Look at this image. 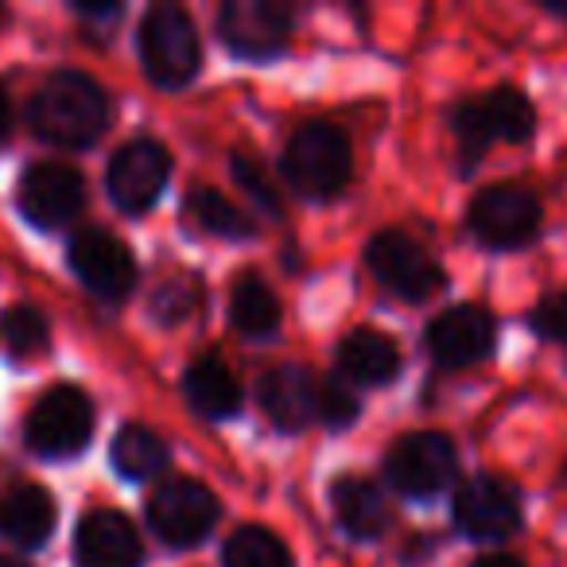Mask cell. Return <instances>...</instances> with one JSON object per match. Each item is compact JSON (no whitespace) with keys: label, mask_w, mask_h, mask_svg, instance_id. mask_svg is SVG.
Instances as JSON below:
<instances>
[{"label":"cell","mask_w":567,"mask_h":567,"mask_svg":"<svg viewBox=\"0 0 567 567\" xmlns=\"http://www.w3.org/2000/svg\"><path fill=\"white\" fill-rule=\"evenodd\" d=\"M28 117L43 141L59 148H86L110 125V97L90 74L59 71L35 90Z\"/></svg>","instance_id":"1"},{"label":"cell","mask_w":567,"mask_h":567,"mask_svg":"<svg viewBox=\"0 0 567 567\" xmlns=\"http://www.w3.org/2000/svg\"><path fill=\"white\" fill-rule=\"evenodd\" d=\"M284 179L303 198H331L350 179V141L327 121H308L284 148Z\"/></svg>","instance_id":"2"},{"label":"cell","mask_w":567,"mask_h":567,"mask_svg":"<svg viewBox=\"0 0 567 567\" xmlns=\"http://www.w3.org/2000/svg\"><path fill=\"white\" fill-rule=\"evenodd\" d=\"M458 136V148H463L466 164H478V156L494 141L502 144H525L536 128V113L525 102V94L513 86H497L486 97H474L463 102L451 117Z\"/></svg>","instance_id":"3"},{"label":"cell","mask_w":567,"mask_h":567,"mask_svg":"<svg viewBox=\"0 0 567 567\" xmlns=\"http://www.w3.org/2000/svg\"><path fill=\"white\" fill-rule=\"evenodd\" d=\"M141 59L156 86L179 90L198 74L203 48H198L195 20L175 4H159L141 24Z\"/></svg>","instance_id":"4"},{"label":"cell","mask_w":567,"mask_h":567,"mask_svg":"<svg viewBox=\"0 0 567 567\" xmlns=\"http://www.w3.org/2000/svg\"><path fill=\"white\" fill-rule=\"evenodd\" d=\"M90 432H94V404L74 385L48 389V393L32 404L28 424H24L28 447L48 458L79 455L90 443Z\"/></svg>","instance_id":"5"},{"label":"cell","mask_w":567,"mask_h":567,"mask_svg":"<svg viewBox=\"0 0 567 567\" xmlns=\"http://www.w3.org/2000/svg\"><path fill=\"white\" fill-rule=\"evenodd\" d=\"M466 226L489 249H517L540 229V198L520 183L482 187L466 206Z\"/></svg>","instance_id":"6"},{"label":"cell","mask_w":567,"mask_h":567,"mask_svg":"<svg viewBox=\"0 0 567 567\" xmlns=\"http://www.w3.org/2000/svg\"><path fill=\"white\" fill-rule=\"evenodd\" d=\"M370 268L389 292H396L401 300H427L432 292L443 288V268L435 265V257L409 237L404 229H385L370 241L365 249Z\"/></svg>","instance_id":"7"},{"label":"cell","mask_w":567,"mask_h":567,"mask_svg":"<svg viewBox=\"0 0 567 567\" xmlns=\"http://www.w3.org/2000/svg\"><path fill=\"white\" fill-rule=\"evenodd\" d=\"M152 533L172 548L198 544L218 520V497L195 478H172L152 494L148 502Z\"/></svg>","instance_id":"8"},{"label":"cell","mask_w":567,"mask_h":567,"mask_svg":"<svg viewBox=\"0 0 567 567\" xmlns=\"http://www.w3.org/2000/svg\"><path fill=\"white\" fill-rule=\"evenodd\" d=\"M458 451L443 432H412L393 443L385 458V474L401 494L432 497L455 478Z\"/></svg>","instance_id":"9"},{"label":"cell","mask_w":567,"mask_h":567,"mask_svg":"<svg viewBox=\"0 0 567 567\" xmlns=\"http://www.w3.org/2000/svg\"><path fill=\"white\" fill-rule=\"evenodd\" d=\"M221 40L241 59H272L288 48L292 12L280 0H229L218 12Z\"/></svg>","instance_id":"10"},{"label":"cell","mask_w":567,"mask_h":567,"mask_svg":"<svg viewBox=\"0 0 567 567\" xmlns=\"http://www.w3.org/2000/svg\"><path fill=\"white\" fill-rule=\"evenodd\" d=\"M172 179V156L156 141H128L110 159V198L125 214H144L159 203Z\"/></svg>","instance_id":"11"},{"label":"cell","mask_w":567,"mask_h":567,"mask_svg":"<svg viewBox=\"0 0 567 567\" xmlns=\"http://www.w3.org/2000/svg\"><path fill=\"white\" fill-rule=\"evenodd\" d=\"M71 268L102 300H125L136 284V260L110 229H82L71 241Z\"/></svg>","instance_id":"12"},{"label":"cell","mask_w":567,"mask_h":567,"mask_svg":"<svg viewBox=\"0 0 567 567\" xmlns=\"http://www.w3.org/2000/svg\"><path fill=\"white\" fill-rule=\"evenodd\" d=\"M20 210L28 221L43 229L66 226L74 214L86 203V187H82V175L71 164H35L20 179Z\"/></svg>","instance_id":"13"},{"label":"cell","mask_w":567,"mask_h":567,"mask_svg":"<svg viewBox=\"0 0 567 567\" xmlns=\"http://www.w3.org/2000/svg\"><path fill=\"white\" fill-rule=\"evenodd\" d=\"M494 350V319L474 303H455L440 311L427 327V354L443 370H463Z\"/></svg>","instance_id":"14"},{"label":"cell","mask_w":567,"mask_h":567,"mask_svg":"<svg viewBox=\"0 0 567 567\" xmlns=\"http://www.w3.org/2000/svg\"><path fill=\"white\" fill-rule=\"evenodd\" d=\"M455 520L474 540H502L517 533L520 525V502L517 489L494 474H478L455 494Z\"/></svg>","instance_id":"15"},{"label":"cell","mask_w":567,"mask_h":567,"mask_svg":"<svg viewBox=\"0 0 567 567\" xmlns=\"http://www.w3.org/2000/svg\"><path fill=\"white\" fill-rule=\"evenodd\" d=\"M82 567H141V533L133 520L117 509H94L82 517L79 536H74Z\"/></svg>","instance_id":"16"},{"label":"cell","mask_w":567,"mask_h":567,"mask_svg":"<svg viewBox=\"0 0 567 567\" xmlns=\"http://www.w3.org/2000/svg\"><path fill=\"white\" fill-rule=\"evenodd\" d=\"M316 385L308 370L300 365H280V370H268L257 385L260 409L284 432H300V427L311 424L316 416Z\"/></svg>","instance_id":"17"},{"label":"cell","mask_w":567,"mask_h":567,"mask_svg":"<svg viewBox=\"0 0 567 567\" xmlns=\"http://www.w3.org/2000/svg\"><path fill=\"white\" fill-rule=\"evenodd\" d=\"M401 370V350L381 331H350L339 342V378L358 381V385H389Z\"/></svg>","instance_id":"18"},{"label":"cell","mask_w":567,"mask_h":567,"mask_svg":"<svg viewBox=\"0 0 567 567\" xmlns=\"http://www.w3.org/2000/svg\"><path fill=\"white\" fill-rule=\"evenodd\" d=\"M55 528V497L43 486H17L0 497V536L20 548H40Z\"/></svg>","instance_id":"19"},{"label":"cell","mask_w":567,"mask_h":567,"mask_svg":"<svg viewBox=\"0 0 567 567\" xmlns=\"http://www.w3.org/2000/svg\"><path fill=\"white\" fill-rule=\"evenodd\" d=\"M183 393H187V404L206 420H221L234 416L241 409V385L229 373V365H221L218 358H198L190 362L187 378H183Z\"/></svg>","instance_id":"20"},{"label":"cell","mask_w":567,"mask_h":567,"mask_svg":"<svg viewBox=\"0 0 567 567\" xmlns=\"http://www.w3.org/2000/svg\"><path fill=\"white\" fill-rule=\"evenodd\" d=\"M331 505H334V517H339V525L347 528L350 536H362V540H370V536H381L385 533V497H381V489L373 486L370 478H339L331 486Z\"/></svg>","instance_id":"21"},{"label":"cell","mask_w":567,"mask_h":567,"mask_svg":"<svg viewBox=\"0 0 567 567\" xmlns=\"http://www.w3.org/2000/svg\"><path fill=\"white\" fill-rule=\"evenodd\" d=\"M229 316L234 327L249 339H268L280 327V300L260 276H241L229 296Z\"/></svg>","instance_id":"22"},{"label":"cell","mask_w":567,"mask_h":567,"mask_svg":"<svg viewBox=\"0 0 567 567\" xmlns=\"http://www.w3.org/2000/svg\"><path fill=\"white\" fill-rule=\"evenodd\" d=\"M110 455L121 478H152V474H159L167 466V443L152 427L125 424L117 432V440H113Z\"/></svg>","instance_id":"23"},{"label":"cell","mask_w":567,"mask_h":567,"mask_svg":"<svg viewBox=\"0 0 567 567\" xmlns=\"http://www.w3.org/2000/svg\"><path fill=\"white\" fill-rule=\"evenodd\" d=\"M51 342V323L40 308L32 303H17L0 316V350L12 358H35L43 354Z\"/></svg>","instance_id":"24"},{"label":"cell","mask_w":567,"mask_h":567,"mask_svg":"<svg viewBox=\"0 0 567 567\" xmlns=\"http://www.w3.org/2000/svg\"><path fill=\"white\" fill-rule=\"evenodd\" d=\"M221 564L226 567H292V556H288L280 536H272L260 525H245L226 540Z\"/></svg>","instance_id":"25"},{"label":"cell","mask_w":567,"mask_h":567,"mask_svg":"<svg viewBox=\"0 0 567 567\" xmlns=\"http://www.w3.org/2000/svg\"><path fill=\"white\" fill-rule=\"evenodd\" d=\"M187 214L206 229V234L218 237H249L252 234V218L245 210H237L221 190L214 187H195L187 195Z\"/></svg>","instance_id":"26"},{"label":"cell","mask_w":567,"mask_h":567,"mask_svg":"<svg viewBox=\"0 0 567 567\" xmlns=\"http://www.w3.org/2000/svg\"><path fill=\"white\" fill-rule=\"evenodd\" d=\"M198 300H203L198 284L187 280V276H175V280H167L164 288L152 296V316H156L159 323H183L187 316H195Z\"/></svg>","instance_id":"27"},{"label":"cell","mask_w":567,"mask_h":567,"mask_svg":"<svg viewBox=\"0 0 567 567\" xmlns=\"http://www.w3.org/2000/svg\"><path fill=\"white\" fill-rule=\"evenodd\" d=\"M316 416L331 427H347L358 416V396L347 389L342 378H327L316 385Z\"/></svg>","instance_id":"28"},{"label":"cell","mask_w":567,"mask_h":567,"mask_svg":"<svg viewBox=\"0 0 567 567\" xmlns=\"http://www.w3.org/2000/svg\"><path fill=\"white\" fill-rule=\"evenodd\" d=\"M234 175H237V183L245 187V195H249L260 210L276 214V206H280V203H276V190H272V183H268V175H265V167H260L257 156H249V152L234 156Z\"/></svg>","instance_id":"29"},{"label":"cell","mask_w":567,"mask_h":567,"mask_svg":"<svg viewBox=\"0 0 567 567\" xmlns=\"http://www.w3.org/2000/svg\"><path fill=\"white\" fill-rule=\"evenodd\" d=\"M533 331L548 342H567V292H551L536 303Z\"/></svg>","instance_id":"30"},{"label":"cell","mask_w":567,"mask_h":567,"mask_svg":"<svg viewBox=\"0 0 567 567\" xmlns=\"http://www.w3.org/2000/svg\"><path fill=\"white\" fill-rule=\"evenodd\" d=\"M474 567H525L517 556H505V551H489V556H482Z\"/></svg>","instance_id":"31"},{"label":"cell","mask_w":567,"mask_h":567,"mask_svg":"<svg viewBox=\"0 0 567 567\" xmlns=\"http://www.w3.org/2000/svg\"><path fill=\"white\" fill-rule=\"evenodd\" d=\"M9 136V97H4V90H0V141Z\"/></svg>","instance_id":"32"},{"label":"cell","mask_w":567,"mask_h":567,"mask_svg":"<svg viewBox=\"0 0 567 567\" xmlns=\"http://www.w3.org/2000/svg\"><path fill=\"white\" fill-rule=\"evenodd\" d=\"M0 567H28V564H20V559H12V556H0Z\"/></svg>","instance_id":"33"},{"label":"cell","mask_w":567,"mask_h":567,"mask_svg":"<svg viewBox=\"0 0 567 567\" xmlns=\"http://www.w3.org/2000/svg\"><path fill=\"white\" fill-rule=\"evenodd\" d=\"M548 9L556 12V17H564V20H567V4H548Z\"/></svg>","instance_id":"34"}]
</instances>
